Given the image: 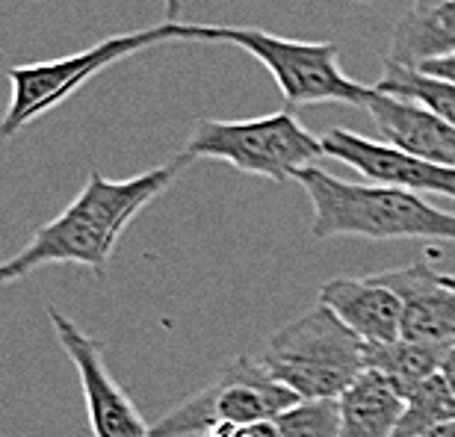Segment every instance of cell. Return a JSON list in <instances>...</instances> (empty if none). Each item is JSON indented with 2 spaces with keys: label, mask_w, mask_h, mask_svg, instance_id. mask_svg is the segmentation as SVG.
<instances>
[{
  "label": "cell",
  "mask_w": 455,
  "mask_h": 437,
  "mask_svg": "<svg viewBox=\"0 0 455 437\" xmlns=\"http://www.w3.org/2000/svg\"><path fill=\"white\" fill-rule=\"evenodd\" d=\"M193 160L196 157L180 151L163 166H154L127 180H110L101 171H92L66 211L44 222L24 242L21 251L0 260V287L24 281L36 269L57 266V263H75L104 278L127 225L154 198L166 193Z\"/></svg>",
  "instance_id": "6da1fadb"
},
{
  "label": "cell",
  "mask_w": 455,
  "mask_h": 437,
  "mask_svg": "<svg viewBox=\"0 0 455 437\" xmlns=\"http://www.w3.org/2000/svg\"><path fill=\"white\" fill-rule=\"evenodd\" d=\"M299 184L311 198L314 240L363 236V240H443L455 242V213L432 207L405 189L352 184L323 169L299 171Z\"/></svg>",
  "instance_id": "7a4b0ae2"
},
{
  "label": "cell",
  "mask_w": 455,
  "mask_h": 437,
  "mask_svg": "<svg viewBox=\"0 0 455 437\" xmlns=\"http://www.w3.org/2000/svg\"><path fill=\"white\" fill-rule=\"evenodd\" d=\"M258 361L299 399H340L370 369V343L316 302L269 334Z\"/></svg>",
  "instance_id": "3957f363"
},
{
  "label": "cell",
  "mask_w": 455,
  "mask_h": 437,
  "mask_svg": "<svg viewBox=\"0 0 455 437\" xmlns=\"http://www.w3.org/2000/svg\"><path fill=\"white\" fill-rule=\"evenodd\" d=\"M196 30L198 24L163 21L145 27V30L110 36V39H101L92 48L71 53V57L6 68V80L12 95H9L6 113L0 118V139H12L18 131H24L39 115L66 104L80 86L89 83L95 75H101L110 66H116V62L163 42H187V39L196 42Z\"/></svg>",
  "instance_id": "277c9868"
},
{
  "label": "cell",
  "mask_w": 455,
  "mask_h": 437,
  "mask_svg": "<svg viewBox=\"0 0 455 437\" xmlns=\"http://www.w3.org/2000/svg\"><path fill=\"white\" fill-rule=\"evenodd\" d=\"M184 151L196 160H222L243 175L287 184L299 178V171L311 169L316 157H323V139L296 122L293 113L281 109L236 122L198 118Z\"/></svg>",
  "instance_id": "5b68a950"
},
{
  "label": "cell",
  "mask_w": 455,
  "mask_h": 437,
  "mask_svg": "<svg viewBox=\"0 0 455 437\" xmlns=\"http://www.w3.org/2000/svg\"><path fill=\"white\" fill-rule=\"evenodd\" d=\"M211 42L249 51L278 83L287 113L314 104L367 107L372 95V86L343 75L338 42L284 39L258 27H213Z\"/></svg>",
  "instance_id": "8992f818"
},
{
  "label": "cell",
  "mask_w": 455,
  "mask_h": 437,
  "mask_svg": "<svg viewBox=\"0 0 455 437\" xmlns=\"http://www.w3.org/2000/svg\"><path fill=\"white\" fill-rule=\"evenodd\" d=\"M299 396L284 385H278L258 358L240 354L216 376L211 385L180 402L175 411L163 414L151 425L154 437H189L207 434L213 425L231 423L249 429L254 423L275 420L287 408H293Z\"/></svg>",
  "instance_id": "52a82bcc"
},
{
  "label": "cell",
  "mask_w": 455,
  "mask_h": 437,
  "mask_svg": "<svg viewBox=\"0 0 455 437\" xmlns=\"http://www.w3.org/2000/svg\"><path fill=\"white\" fill-rule=\"evenodd\" d=\"M48 316H51L53 334H57L62 352L68 354V361L75 363V369H77L92 434L95 437H154L151 425L142 420L140 408L133 405V399L124 393V387L118 385L116 376L110 372L104 343L95 340L92 334H86L84 328L71 320V316L62 314L60 307L48 305Z\"/></svg>",
  "instance_id": "ba28073f"
},
{
  "label": "cell",
  "mask_w": 455,
  "mask_h": 437,
  "mask_svg": "<svg viewBox=\"0 0 455 437\" xmlns=\"http://www.w3.org/2000/svg\"><path fill=\"white\" fill-rule=\"evenodd\" d=\"M323 157H334L363 175L370 184L405 189V193L447 195L455 202V169L435 166L387 142H372L346 127H331L323 133Z\"/></svg>",
  "instance_id": "9c48e42d"
},
{
  "label": "cell",
  "mask_w": 455,
  "mask_h": 437,
  "mask_svg": "<svg viewBox=\"0 0 455 437\" xmlns=\"http://www.w3.org/2000/svg\"><path fill=\"white\" fill-rule=\"evenodd\" d=\"M379 284L394 290L403 302V337L417 343L450 346L455 343V290L441 281L426 263L372 275Z\"/></svg>",
  "instance_id": "30bf717a"
},
{
  "label": "cell",
  "mask_w": 455,
  "mask_h": 437,
  "mask_svg": "<svg viewBox=\"0 0 455 437\" xmlns=\"http://www.w3.org/2000/svg\"><path fill=\"white\" fill-rule=\"evenodd\" d=\"M370 118L376 122L381 139L399 151H408L435 166L455 169V127L447 124L420 104L403 101L394 95H381L372 86L367 107Z\"/></svg>",
  "instance_id": "8fae6325"
},
{
  "label": "cell",
  "mask_w": 455,
  "mask_h": 437,
  "mask_svg": "<svg viewBox=\"0 0 455 437\" xmlns=\"http://www.w3.org/2000/svg\"><path fill=\"white\" fill-rule=\"evenodd\" d=\"M338 320L370 346H387L403 337V302L376 278H331L320 290Z\"/></svg>",
  "instance_id": "7c38bea8"
},
{
  "label": "cell",
  "mask_w": 455,
  "mask_h": 437,
  "mask_svg": "<svg viewBox=\"0 0 455 437\" xmlns=\"http://www.w3.org/2000/svg\"><path fill=\"white\" fill-rule=\"evenodd\" d=\"M447 57H455V0L408 9L394 27L387 60L405 68H423L426 62Z\"/></svg>",
  "instance_id": "4fadbf2b"
},
{
  "label": "cell",
  "mask_w": 455,
  "mask_h": 437,
  "mask_svg": "<svg viewBox=\"0 0 455 437\" xmlns=\"http://www.w3.org/2000/svg\"><path fill=\"white\" fill-rule=\"evenodd\" d=\"M405 399L376 369H367L340 396V437H394Z\"/></svg>",
  "instance_id": "5bb4252c"
},
{
  "label": "cell",
  "mask_w": 455,
  "mask_h": 437,
  "mask_svg": "<svg viewBox=\"0 0 455 437\" xmlns=\"http://www.w3.org/2000/svg\"><path fill=\"white\" fill-rule=\"evenodd\" d=\"M443 354H447V346L417 343L399 337L396 343L370 346V369L381 372L390 381V387L405 399L432 376H438Z\"/></svg>",
  "instance_id": "9a60e30c"
},
{
  "label": "cell",
  "mask_w": 455,
  "mask_h": 437,
  "mask_svg": "<svg viewBox=\"0 0 455 437\" xmlns=\"http://www.w3.org/2000/svg\"><path fill=\"white\" fill-rule=\"evenodd\" d=\"M376 89L381 95L420 104L423 109H429V113L455 127V83H450V80L432 77L420 68H405L385 57V71L376 80Z\"/></svg>",
  "instance_id": "2e32d148"
},
{
  "label": "cell",
  "mask_w": 455,
  "mask_h": 437,
  "mask_svg": "<svg viewBox=\"0 0 455 437\" xmlns=\"http://www.w3.org/2000/svg\"><path fill=\"white\" fill-rule=\"evenodd\" d=\"M455 420V393L443 376H432L411 396H405V411L394 437H423Z\"/></svg>",
  "instance_id": "e0dca14e"
},
{
  "label": "cell",
  "mask_w": 455,
  "mask_h": 437,
  "mask_svg": "<svg viewBox=\"0 0 455 437\" xmlns=\"http://www.w3.org/2000/svg\"><path fill=\"white\" fill-rule=\"evenodd\" d=\"M340 399H299L275 417L278 437H340Z\"/></svg>",
  "instance_id": "ac0fdd59"
},
{
  "label": "cell",
  "mask_w": 455,
  "mask_h": 437,
  "mask_svg": "<svg viewBox=\"0 0 455 437\" xmlns=\"http://www.w3.org/2000/svg\"><path fill=\"white\" fill-rule=\"evenodd\" d=\"M420 71H426V75H432V77H441V80H450V83H455V57L432 60V62H426Z\"/></svg>",
  "instance_id": "d6986e66"
},
{
  "label": "cell",
  "mask_w": 455,
  "mask_h": 437,
  "mask_svg": "<svg viewBox=\"0 0 455 437\" xmlns=\"http://www.w3.org/2000/svg\"><path fill=\"white\" fill-rule=\"evenodd\" d=\"M441 376H443V381H447V385L452 387V393H455V343L447 349V354H443Z\"/></svg>",
  "instance_id": "ffe728a7"
},
{
  "label": "cell",
  "mask_w": 455,
  "mask_h": 437,
  "mask_svg": "<svg viewBox=\"0 0 455 437\" xmlns=\"http://www.w3.org/2000/svg\"><path fill=\"white\" fill-rule=\"evenodd\" d=\"M204 437H249V429H243V425H231V423H220V425H213Z\"/></svg>",
  "instance_id": "44dd1931"
},
{
  "label": "cell",
  "mask_w": 455,
  "mask_h": 437,
  "mask_svg": "<svg viewBox=\"0 0 455 437\" xmlns=\"http://www.w3.org/2000/svg\"><path fill=\"white\" fill-rule=\"evenodd\" d=\"M180 6H184V0H166V21H178Z\"/></svg>",
  "instance_id": "7402d4cb"
},
{
  "label": "cell",
  "mask_w": 455,
  "mask_h": 437,
  "mask_svg": "<svg viewBox=\"0 0 455 437\" xmlns=\"http://www.w3.org/2000/svg\"><path fill=\"white\" fill-rule=\"evenodd\" d=\"M423 437H455V420L447 423V425H441V429L429 432V434H423Z\"/></svg>",
  "instance_id": "603a6c76"
},
{
  "label": "cell",
  "mask_w": 455,
  "mask_h": 437,
  "mask_svg": "<svg viewBox=\"0 0 455 437\" xmlns=\"http://www.w3.org/2000/svg\"><path fill=\"white\" fill-rule=\"evenodd\" d=\"M441 281H443V284H447L450 290H455V275H443V272H441Z\"/></svg>",
  "instance_id": "cb8c5ba5"
},
{
  "label": "cell",
  "mask_w": 455,
  "mask_h": 437,
  "mask_svg": "<svg viewBox=\"0 0 455 437\" xmlns=\"http://www.w3.org/2000/svg\"><path fill=\"white\" fill-rule=\"evenodd\" d=\"M426 4H432V0H414V6H426Z\"/></svg>",
  "instance_id": "d4e9b609"
},
{
  "label": "cell",
  "mask_w": 455,
  "mask_h": 437,
  "mask_svg": "<svg viewBox=\"0 0 455 437\" xmlns=\"http://www.w3.org/2000/svg\"><path fill=\"white\" fill-rule=\"evenodd\" d=\"M355 4H376V0H355Z\"/></svg>",
  "instance_id": "484cf974"
}]
</instances>
